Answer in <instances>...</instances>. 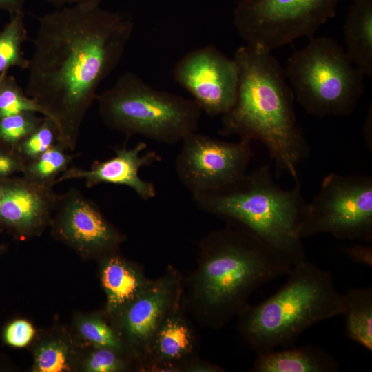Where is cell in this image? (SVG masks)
Segmentation results:
<instances>
[{
  "mask_svg": "<svg viewBox=\"0 0 372 372\" xmlns=\"http://www.w3.org/2000/svg\"><path fill=\"white\" fill-rule=\"evenodd\" d=\"M284 72L295 101L319 118L351 114L364 92V75L329 37L309 39L288 58Z\"/></svg>",
  "mask_w": 372,
  "mask_h": 372,
  "instance_id": "cell-7",
  "label": "cell"
},
{
  "mask_svg": "<svg viewBox=\"0 0 372 372\" xmlns=\"http://www.w3.org/2000/svg\"><path fill=\"white\" fill-rule=\"evenodd\" d=\"M236 225L205 240L204 258L194 281L197 297L218 324L239 313L254 291L287 276L293 267L262 238Z\"/></svg>",
  "mask_w": 372,
  "mask_h": 372,
  "instance_id": "cell-3",
  "label": "cell"
},
{
  "mask_svg": "<svg viewBox=\"0 0 372 372\" xmlns=\"http://www.w3.org/2000/svg\"><path fill=\"white\" fill-rule=\"evenodd\" d=\"M344 253L354 262L372 266V247L362 243L344 248Z\"/></svg>",
  "mask_w": 372,
  "mask_h": 372,
  "instance_id": "cell-31",
  "label": "cell"
},
{
  "mask_svg": "<svg viewBox=\"0 0 372 372\" xmlns=\"http://www.w3.org/2000/svg\"><path fill=\"white\" fill-rule=\"evenodd\" d=\"M78 331L82 338L97 347H106L118 352L122 344L114 331L98 316L80 318L76 322Z\"/></svg>",
  "mask_w": 372,
  "mask_h": 372,
  "instance_id": "cell-27",
  "label": "cell"
},
{
  "mask_svg": "<svg viewBox=\"0 0 372 372\" xmlns=\"http://www.w3.org/2000/svg\"><path fill=\"white\" fill-rule=\"evenodd\" d=\"M25 165L15 149L0 144V182L16 173H22Z\"/></svg>",
  "mask_w": 372,
  "mask_h": 372,
  "instance_id": "cell-30",
  "label": "cell"
},
{
  "mask_svg": "<svg viewBox=\"0 0 372 372\" xmlns=\"http://www.w3.org/2000/svg\"><path fill=\"white\" fill-rule=\"evenodd\" d=\"M54 211V235L79 251H110L123 240L96 204L76 188L58 194Z\"/></svg>",
  "mask_w": 372,
  "mask_h": 372,
  "instance_id": "cell-12",
  "label": "cell"
},
{
  "mask_svg": "<svg viewBox=\"0 0 372 372\" xmlns=\"http://www.w3.org/2000/svg\"><path fill=\"white\" fill-rule=\"evenodd\" d=\"M3 197L0 225L19 236L37 234L51 221L58 194L21 177L1 182Z\"/></svg>",
  "mask_w": 372,
  "mask_h": 372,
  "instance_id": "cell-13",
  "label": "cell"
},
{
  "mask_svg": "<svg viewBox=\"0 0 372 372\" xmlns=\"http://www.w3.org/2000/svg\"><path fill=\"white\" fill-rule=\"evenodd\" d=\"M36 112H23L0 118V144L15 149L43 122Z\"/></svg>",
  "mask_w": 372,
  "mask_h": 372,
  "instance_id": "cell-24",
  "label": "cell"
},
{
  "mask_svg": "<svg viewBox=\"0 0 372 372\" xmlns=\"http://www.w3.org/2000/svg\"><path fill=\"white\" fill-rule=\"evenodd\" d=\"M23 112L43 114L42 110L26 94L15 77L8 74L0 87V118Z\"/></svg>",
  "mask_w": 372,
  "mask_h": 372,
  "instance_id": "cell-26",
  "label": "cell"
},
{
  "mask_svg": "<svg viewBox=\"0 0 372 372\" xmlns=\"http://www.w3.org/2000/svg\"><path fill=\"white\" fill-rule=\"evenodd\" d=\"M48 3L59 8H62L64 6L76 5V4H83V3H90L100 5V3L104 0H45Z\"/></svg>",
  "mask_w": 372,
  "mask_h": 372,
  "instance_id": "cell-33",
  "label": "cell"
},
{
  "mask_svg": "<svg viewBox=\"0 0 372 372\" xmlns=\"http://www.w3.org/2000/svg\"><path fill=\"white\" fill-rule=\"evenodd\" d=\"M347 336L372 351V288L351 289L344 293Z\"/></svg>",
  "mask_w": 372,
  "mask_h": 372,
  "instance_id": "cell-19",
  "label": "cell"
},
{
  "mask_svg": "<svg viewBox=\"0 0 372 372\" xmlns=\"http://www.w3.org/2000/svg\"><path fill=\"white\" fill-rule=\"evenodd\" d=\"M101 280L107 296V309L121 313L151 285L134 266L111 254L102 261Z\"/></svg>",
  "mask_w": 372,
  "mask_h": 372,
  "instance_id": "cell-16",
  "label": "cell"
},
{
  "mask_svg": "<svg viewBox=\"0 0 372 372\" xmlns=\"http://www.w3.org/2000/svg\"><path fill=\"white\" fill-rule=\"evenodd\" d=\"M193 336L186 322L176 313L166 315L158 326L150 347L163 360L174 362L189 354Z\"/></svg>",
  "mask_w": 372,
  "mask_h": 372,
  "instance_id": "cell-20",
  "label": "cell"
},
{
  "mask_svg": "<svg viewBox=\"0 0 372 372\" xmlns=\"http://www.w3.org/2000/svg\"><path fill=\"white\" fill-rule=\"evenodd\" d=\"M287 276L273 295L239 313L240 331L258 355L293 347L306 329L345 312L330 271L306 259Z\"/></svg>",
  "mask_w": 372,
  "mask_h": 372,
  "instance_id": "cell-4",
  "label": "cell"
},
{
  "mask_svg": "<svg viewBox=\"0 0 372 372\" xmlns=\"http://www.w3.org/2000/svg\"><path fill=\"white\" fill-rule=\"evenodd\" d=\"M37 21L25 92L56 125L58 143L73 152L98 87L120 63L134 23L90 3L59 8Z\"/></svg>",
  "mask_w": 372,
  "mask_h": 372,
  "instance_id": "cell-1",
  "label": "cell"
},
{
  "mask_svg": "<svg viewBox=\"0 0 372 372\" xmlns=\"http://www.w3.org/2000/svg\"><path fill=\"white\" fill-rule=\"evenodd\" d=\"M35 333L33 326L23 319H16L8 323L3 332V341L15 348L26 347Z\"/></svg>",
  "mask_w": 372,
  "mask_h": 372,
  "instance_id": "cell-29",
  "label": "cell"
},
{
  "mask_svg": "<svg viewBox=\"0 0 372 372\" xmlns=\"http://www.w3.org/2000/svg\"><path fill=\"white\" fill-rule=\"evenodd\" d=\"M26 0H0V11L8 12L10 15L25 12Z\"/></svg>",
  "mask_w": 372,
  "mask_h": 372,
  "instance_id": "cell-32",
  "label": "cell"
},
{
  "mask_svg": "<svg viewBox=\"0 0 372 372\" xmlns=\"http://www.w3.org/2000/svg\"><path fill=\"white\" fill-rule=\"evenodd\" d=\"M8 74V72H4L0 74V87L5 79L6 76Z\"/></svg>",
  "mask_w": 372,
  "mask_h": 372,
  "instance_id": "cell-35",
  "label": "cell"
},
{
  "mask_svg": "<svg viewBox=\"0 0 372 372\" xmlns=\"http://www.w3.org/2000/svg\"><path fill=\"white\" fill-rule=\"evenodd\" d=\"M124 362L118 351L106 347H97L91 352L83 363V369L88 372H116L123 370Z\"/></svg>",
  "mask_w": 372,
  "mask_h": 372,
  "instance_id": "cell-28",
  "label": "cell"
},
{
  "mask_svg": "<svg viewBox=\"0 0 372 372\" xmlns=\"http://www.w3.org/2000/svg\"><path fill=\"white\" fill-rule=\"evenodd\" d=\"M340 0H240L234 24L247 44L271 52L295 39L314 37L336 14Z\"/></svg>",
  "mask_w": 372,
  "mask_h": 372,
  "instance_id": "cell-9",
  "label": "cell"
},
{
  "mask_svg": "<svg viewBox=\"0 0 372 372\" xmlns=\"http://www.w3.org/2000/svg\"><path fill=\"white\" fill-rule=\"evenodd\" d=\"M3 247L0 245V251H1L3 250Z\"/></svg>",
  "mask_w": 372,
  "mask_h": 372,
  "instance_id": "cell-37",
  "label": "cell"
},
{
  "mask_svg": "<svg viewBox=\"0 0 372 372\" xmlns=\"http://www.w3.org/2000/svg\"><path fill=\"white\" fill-rule=\"evenodd\" d=\"M2 197H3V189H2L1 183L0 182V209H1V205ZM1 228V227L0 225V229Z\"/></svg>",
  "mask_w": 372,
  "mask_h": 372,
  "instance_id": "cell-36",
  "label": "cell"
},
{
  "mask_svg": "<svg viewBox=\"0 0 372 372\" xmlns=\"http://www.w3.org/2000/svg\"><path fill=\"white\" fill-rule=\"evenodd\" d=\"M176 157L179 180L193 198L233 184L246 173L253 152L251 141L231 143L197 131L185 136Z\"/></svg>",
  "mask_w": 372,
  "mask_h": 372,
  "instance_id": "cell-10",
  "label": "cell"
},
{
  "mask_svg": "<svg viewBox=\"0 0 372 372\" xmlns=\"http://www.w3.org/2000/svg\"><path fill=\"white\" fill-rule=\"evenodd\" d=\"M338 361L314 345L295 346L258 354L254 364L256 372H335Z\"/></svg>",
  "mask_w": 372,
  "mask_h": 372,
  "instance_id": "cell-17",
  "label": "cell"
},
{
  "mask_svg": "<svg viewBox=\"0 0 372 372\" xmlns=\"http://www.w3.org/2000/svg\"><path fill=\"white\" fill-rule=\"evenodd\" d=\"M75 156L58 142L38 156L25 164L22 177L38 185L53 188L58 177L64 172Z\"/></svg>",
  "mask_w": 372,
  "mask_h": 372,
  "instance_id": "cell-22",
  "label": "cell"
},
{
  "mask_svg": "<svg viewBox=\"0 0 372 372\" xmlns=\"http://www.w3.org/2000/svg\"><path fill=\"white\" fill-rule=\"evenodd\" d=\"M238 72L236 100L222 116L220 134L261 142L279 172L297 181L309 149L298 126L294 95L284 69L271 52L247 44L233 58Z\"/></svg>",
  "mask_w": 372,
  "mask_h": 372,
  "instance_id": "cell-2",
  "label": "cell"
},
{
  "mask_svg": "<svg viewBox=\"0 0 372 372\" xmlns=\"http://www.w3.org/2000/svg\"><path fill=\"white\" fill-rule=\"evenodd\" d=\"M99 114L110 129L167 144L198 131L202 111L192 99L157 90L132 72L98 94Z\"/></svg>",
  "mask_w": 372,
  "mask_h": 372,
  "instance_id": "cell-6",
  "label": "cell"
},
{
  "mask_svg": "<svg viewBox=\"0 0 372 372\" xmlns=\"http://www.w3.org/2000/svg\"><path fill=\"white\" fill-rule=\"evenodd\" d=\"M176 283L172 274L152 282L120 313L123 331L134 346L143 350L150 348L158 326L173 303Z\"/></svg>",
  "mask_w": 372,
  "mask_h": 372,
  "instance_id": "cell-15",
  "label": "cell"
},
{
  "mask_svg": "<svg viewBox=\"0 0 372 372\" xmlns=\"http://www.w3.org/2000/svg\"><path fill=\"white\" fill-rule=\"evenodd\" d=\"M73 354L70 346L61 340L41 344L36 349L33 371L36 372L68 371L72 368Z\"/></svg>",
  "mask_w": 372,
  "mask_h": 372,
  "instance_id": "cell-23",
  "label": "cell"
},
{
  "mask_svg": "<svg viewBox=\"0 0 372 372\" xmlns=\"http://www.w3.org/2000/svg\"><path fill=\"white\" fill-rule=\"evenodd\" d=\"M29 40L25 23V12L10 15V20L0 30V74L17 68L27 70L28 59L23 45Z\"/></svg>",
  "mask_w": 372,
  "mask_h": 372,
  "instance_id": "cell-21",
  "label": "cell"
},
{
  "mask_svg": "<svg viewBox=\"0 0 372 372\" xmlns=\"http://www.w3.org/2000/svg\"><path fill=\"white\" fill-rule=\"evenodd\" d=\"M189 369H190L189 371H221L219 368L216 366L208 365L205 364H204V365H203L202 364H194L192 366H191L189 368Z\"/></svg>",
  "mask_w": 372,
  "mask_h": 372,
  "instance_id": "cell-34",
  "label": "cell"
},
{
  "mask_svg": "<svg viewBox=\"0 0 372 372\" xmlns=\"http://www.w3.org/2000/svg\"><path fill=\"white\" fill-rule=\"evenodd\" d=\"M58 130L54 123L44 116L41 124L25 138L15 148L28 163L41 155L58 142Z\"/></svg>",
  "mask_w": 372,
  "mask_h": 372,
  "instance_id": "cell-25",
  "label": "cell"
},
{
  "mask_svg": "<svg viewBox=\"0 0 372 372\" xmlns=\"http://www.w3.org/2000/svg\"><path fill=\"white\" fill-rule=\"evenodd\" d=\"M330 234L340 240H372V178L331 173L307 203L300 236Z\"/></svg>",
  "mask_w": 372,
  "mask_h": 372,
  "instance_id": "cell-8",
  "label": "cell"
},
{
  "mask_svg": "<svg viewBox=\"0 0 372 372\" xmlns=\"http://www.w3.org/2000/svg\"><path fill=\"white\" fill-rule=\"evenodd\" d=\"M147 144L138 143L131 149H115V156L105 161H95L90 169L68 168L57 178L56 183L70 180H83L88 188L101 183L124 185L132 189L141 198L148 200L156 196L154 185L140 178L138 172L144 166L161 160L154 151L141 155Z\"/></svg>",
  "mask_w": 372,
  "mask_h": 372,
  "instance_id": "cell-14",
  "label": "cell"
},
{
  "mask_svg": "<svg viewBox=\"0 0 372 372\" xmlns=\"http://www.w3.org/2000/svg\"><path fill=\"white\" fill-rule=\"evenodd\" d=\"M350 61L365 76H372V0H351L343 26Z\"/></svg>",
  "mask_w": 372,
  "mask_h": 372,
  "instance_id": "cell-18",
  "label": "cell"
},
{
  "mask_svg": "<svg viewBox=\"0 0 372 372\" xmlns=\"http://www.w3.org/2000/svg\"><path fill=\"white\" fill-rule=\"evenodd\" d=\"M302 188L298 180L290 189L282 188L268 164L225 188L193 199L202 210L247 229L294 266L306 260L300 236L307 203Z\"/></svg>",
  "mask_w": 372,
  "mask_h": 372,
  "instance_id": "cell-5",
  "label": "cell"
},
{
  "mask_svg": "<svg viewBox=\"0 0 372 372\" xmlns=\"http://www.w3.org/2000/svg\"><path fill=\"white\" fill-rule=\"evenodd\" d=\"M173 74L201 111L210 116H223L234 104L238 83L236 63L213 45L185 54Z\"/></svg>",
  "mask_w": 372,
  "mask_h": 372,
  "instance_id": "cell-11",
  "label": "cell"
}]
</instances>
